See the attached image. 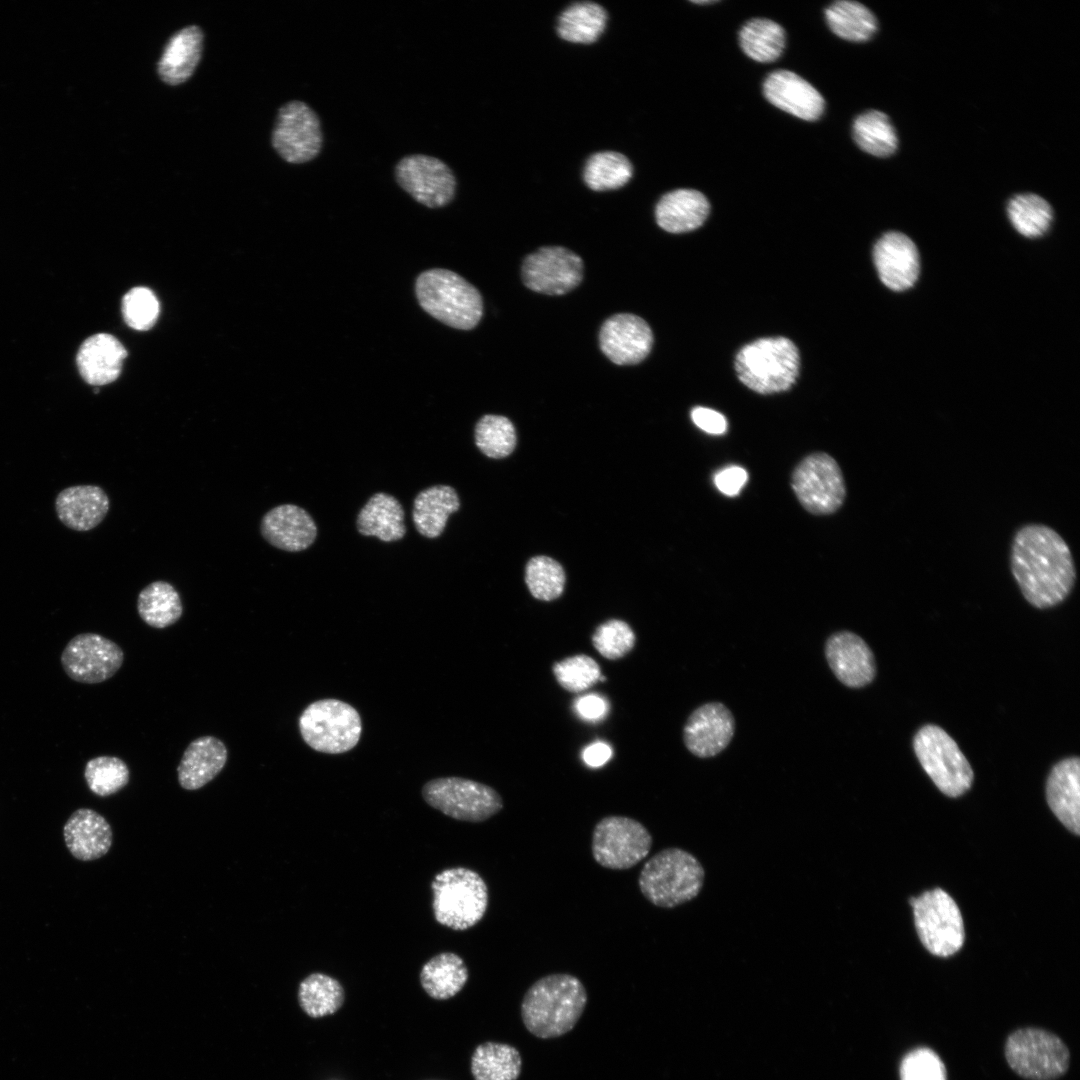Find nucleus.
Masks as SVG:
<instances>
[{"mask_svg": "<svg viewBox=\"0 0 1080 1080\" xmlns=\"http://www.w3.org/2000/svg\"><path fill=\"white\" fill-rule=\"evenodd\" d=\"M586 1003V989L577 977L566 973L549 974L526 991L521 1003V1018L534 1036L556 1038L575 1027Z\"/></svg>", "mask_w": 1080, "mask_h": 1080, "instance_id": "obj_2", "label": "nucleus"}, {"mask_svg": "<svg viewBox=\"0 0 1080 1080\" xmlns=\"http://www.w3.org/2000/svg\"><path fill=\"white\" fill-rule=\"evenodd\" d=\"M633 167L629 159L613 151L592 155L584 169V181L595 191L618 189L632 177Z\"/></svg>", "mask_w": 1080, "mask_h": 1080, "instance_id": "obj_41", "label": "nucleus"}, {"mask_svg": "<svg viewBox=\"0 0 1080 1080\" xmlns=\"http://www.w3.org/2000/svg\"><path fill=\"white\" fill-rule=\"evenodd\" d=\"M271 143L277 154L290 164H303L315 159L323 146L319 116L303 101L285 103L277 112Z\"/></svg>", "mask_w": 1080, "mask_h": 1080, "instance_id": "obj_14", "label": "nucleus"}, {"mask_svg": "<svg viewBox=\"0 0 1080 1080\" xmlns=\"http://www.w3.org/2000/svg\"><path fill=\"white\" fill-rule=\"evenodd\" d=\"M1079 771V757H1068L1054 765L1046 782V799L1050 809L1076 835L1080 832Z\"/></svg>", "mask_w": 1080, "mask_h": 1080, "instance_id": "obj_24", "label": "nucleus"}, {"mask_svg": "<svg viewBox=\"0 0 1080 1080\" xmlns=\"http://www.w3.org/2000/svg\"><path fill=\"white\" fill-rule=\"evenodd\" d=\"M873 260L882 283L893 291L914 285L920 272L915 243L901 232L885 233L874 245Z\"/></svg>", "mask_w": 1080, "mask_h": 1080, "instance_id": "obj_21", "label": "nucleus"}, {"mask_svg": "<svg viewBox=\"0 0 1080 1080\" xmlns=\"http://www.w3.org/2000/svg\"><path fill=\"white\" fill-rule=\"evenodd\" d=\"M853 138L863 151L877 157L892 155L898 145L890 119L877 110L866 111L854 120Z\"/></svg>", "mask_w": 1080, "mask_h": 1080, "instance_id": "obj_40", "label": "nucleus"}, {"mask_svg": "<svg viewBox=\"0 0 1080 1080\" xmlns=\"http://www.w3.org/2000/svg\"><path fill=\"white\" fill-rule=\"evenodd\" d=\"M356 524L362 535L375 536L385 542L400 540L406 533L401 504L395 497L382 492L374 494L367 501L357 516Z\"/></svg>", "mask_w": 1080, "mask_h": 1080, "instance_id": "obj_31", "label": "nucleus"}, {"mask_svg": "<svg viewBox=\"0 0 1080 1080\" xmlns=\"http://www.w3.org/2000/svg\"><path fill=\"white\" fill-rule=\"evenodd\" d=\"M791 485L800 504L815 515L834 513L846 496L842 471L836 460L824 452L806 456L795 467Z\"/></svg>", "mask_w": 1080, "mask_h": 1080, "instance_id": "obj_13", "label": "nucleus"}, {"mask_svg": "<svg viewBox=\"0 0 1080 1080\" xmlns=\"http://www.w3.org/2000/svg\"><path fill=\"white\" fill-rule=\"evenodd\" d=\"M394 178L401 189L428 208L447 206L456 194L455 174L444 161L434 156H404L395 165Z\"/></svg>", "mask_w": 1080, "mask_h": 1080, "instance_id": "obj_15", "label": "nucleus"}, {"mask_svg": "<svg viewBox=\"0 0 1080 1080\" xmlns=\"http://www.w3.org/2000/svg\"><path fill=\"white\" fill-rule=\"evenodd\" d=\"M748 479L747 472L740 466H729L721 471H718L714 476V483L717 489L727 495H737Z\"/></svg>", "mask_w": 1080, "mask_h": 1080, "instance_id": "obj_50", "label": "nucleus"}, {"mask_svg": "<svg viewBox=\"0 0 1080 1080\" xmlns=\"http://www.w3.org/2000/svg\"><path fill=\"white\" fill-rule=\"evenodd\" d=\"M825 657L835 677L849 688H862L876 676L874 654L857 634L840 631L828 637Z\"/></svg>", "mask_w": 1080, "mask_h": 1080, "instance_id": "obj_20", "label": "nucleus"}, {"mask_svg": "<svg viewBox=\"0 0 1080 1080\" xmlns=\"http://www.w3.org/2000/svg\"><path fill=\"white\" fill-rule=\"evenodd\" d=\"M915 927L924 947L933 955L949 957L958 952L965 938L963 919L954 899L935 888L911 898Z\"/></svg>", "mask_w": 1080, "mask_h": 1080, "instance_id": "obj_11", "label": "nucleus"}, {"mask_svg": "<svg viewBox=\"0 0 1080 1080\" xmlns=\"http://www.w3.org/2000/svg\"><path fill=\"white\" fill-rule=\"evenodd\" d=\"M469 974L463 959L453 952H443L428 960L420 972V983L433 999L446 1000L459 993Z\"/></svg>", "mask_w": 1080, "mask_h": 1080, "instance_id": "obj_33", "label": "nucleus"}, {"mask_svg": "<svg viewBox=\"0 0 1080 1080\" xmlns=\"http://www.w3.org/2000/svg\"><path fill=\"white\" fill-rule=\"evenodd\" d=\"M766 99L777 108L807 121L817 120L825 101L808 81L788 70H776L763 83Z\"/></svg>", "mask_w": 1080, "mask_h": 1080, "instance_id": "obj_22", "label": "nucleus"}, {"mask_svg": "<svg viewBox=\"0 0 1080 1080\" xmlns=\"http://www.w3.org/2000/svg\"><path fill=\"white\" fill-rule=\"evenodd\" d=\"M106 492L95 485H77L63 489L56 497L55 509L60 521L75 531L98 526L109 511Z\"/></svg>", "mask_w": 1080, "mask_h": 1080, "instance_id": "obj_27", "label": "nucleus"}, {"mask_svg": "<svg viewBox=\"0 0 1080 1080\" xmlns=\"http://www.w3.org/2000/svg\"><path fill=\"white\" fill-rule=\"evenodd\" d=\"M734 732L735 719L731 711L723 703L709 702L696 708L687 718L683 741L694 756L710 758L729 745Z\"/></svg>", "mask_w": 1080, "mask_h": 1080, "instance_id": "obj_18", "label": "nucleus"}, {"mask_svg": "<svg viewBox=\"0 0 1080 1080\" xmlns=\"http://www.w3.org/2000/svg\"><path fill=\"white\" fill-rule=\"evenodd\" d=\"M126 356L127 351L117 338L99 333L81 344L76 363L81 377L88 384L101 386L119 377Z\"/></svg>", "mask_w": 1080, "mask_h": 1080, "instance_id": "obj_26", "label": "nucleus"}, {"mask_svg": "<svg viewBox=\"0 0 1080 1080\" xmlns=\"http://www.w3.org/2000/svg\"><path fill=\"white\" fill-rule=\"evenodd\" d=\"M705 871L690 852L669 847L652 856L641 869L638 885L653 905L674 908L696 898L702 890Z\"/></svg>", "mask_w": 1080, "mask_h": 1080, "instance_id": "obj_3", "label": "nucleus"}, {"mask_svg": "<svg viewBox=\"0 0 1080 1080\" xmlns=\"http://www.w3.org/2000/svg\"><path fill=\"white\" fill-rule=\"evenodd\" d=\"M1010 568L1023 597L1038 609L1062 603L1076 581L1068 544L1056 530L1042 523H1028L1016 531Z\"/></svg>", "mask_w": 1080, "mask_h": 1080, "instance_id": "obj_1", "label": "nucleus"}, {"mask_svg": "<svg viewBox=\"0 0 1080 1080\" xmlns=\"http://www.w3.org/2000/svg\"><path fill=\"white\" fill-rule=\"evenodd\" d=\"M227 758V748L219 738H196L185 749L177 767L180 786L185 790L202 788L222 771Z\"/></svg>", "mask_w": 1080, "mask_h": 1080, "instance_id": "obj_29", "label": "nucleus"}, {"mask_svg": "<svg viewBox=\"0 0 1080 1080\" xmlns=\"http://www.w3.org/2000/svg\"><path fill=\"white\" fill-rule=\"evenodd\" d=\"M460 507L454 488L436 485L422 490L416 496L412 518L417 531L427 538H436L445 529L448 517Z\"/></svg>", "mask_w": 1080, "mask_h": 1080, "instance_id": "obj_32", "label": "nucleus"}, {"mask_svg": "<svg viewBox=\"0 0 1080 1080\" xmlns=\"http://www.w3.org/2000/svg\"><path fill=\"white\" fill-rule=\"evenodd\" d=\"M693 2L697 3V4H711V3H714L716 1H693Z\"/></svg>", "mask_w": 1080, "mask_h": 1080, "instance_id": "obj_54", "label": "nucleus"}, {"mask_svg": "<svg viewBox=\"0 0 1080 1080\" xmlns=\"http://www.w3.org/2000/svg\"><path fill=\"white\" fill-rule=\"evenodd\" d=\"M122 314L125 322L131 328L141 331L147 330L155 324L158 318L159 302L150 289L135 287L123 297Z\"/></svg>", "mask_w": 1080, "mask_h": 1080, "instance_id": "obj_48", "label": "nucleus"}, {"mask_svg": "<svg viewBox=\"0 0 1080 1080\" xmlns=\"http://www.w3.org/2000/svg\"><path fill=\"white\" fill-rule=\"evenodd\" d=\"M553 674L558 684L566 691L579 693L600 680L601 668L586 654H577L554 663Z\"/></svg>", "mask_w": 1080, "mask_h": 1080, "instance_id": "obj_46", "label": "nucleus"}, {"mask_svg": "<svg viewBox=\"0 0 1080 1080\" xmlns=\"http://www.w3.org/2000/svg\"><path fill=\"white\" fill-rule=\"evenodd\" d=\"M61 665L72 680L96 684L110 679L121 668L124 652L114 641L96 634L74 636L61 654Z\"/></svg>", "mask_w": 1080, "mask_h": 1080, "instance_id": "obj_16", "label": "nucleus"}, {"mask_svg": "<svg viewBox=\"0 0 1080 1080\" xmlns=\"http://www.w3.org/2000/svg\"><path fill=\"white\" fill-rule=\"evenodd\" d=\"M1007 211L1014 228L1029 238L1043 235L1053 218L1050 204L1031 193L1014 196L1008 203Z\"/></svg>", "mask_w": 1080, "mask_h": 1080, "instance_id": "obj_42", "label": "nucleus"}, {"mask_svg": "<svg viewBox=\"0 0 1080 1080\" xmlns=\"http://www.w3.org/2000/svg\"><path fill=\"white\" fill-rule=\"evenodd\" d=\"M691 419L698 428L709 434L720 435L727 430L726 418L718 411L707 407L693 408Z\"/></svg>", "mask_w": 1080, "mask_h": 1080, "instance_id": "obj_52", "label": "nucleus"}, {"mask_svg": "<svg viewBox=\"0 0 1080 1080\" xmlns=\"http://www.w3.org/2000/svg\"><path fill=\"white\" fill-rule=\"evenodd\" d=\"M474 436L479 450L495 459L511 454L517 441L512 422L500 415L483 416L475 426Z\"/></svg>", "mask_w": 1080, "mask_h": 1080, "instance_id": "obj_43", "label": "nucleus"}, {"mask_svg": "<svg viewBox=\"0 0 1080 1080\" xmlns=\"http://www.w3.org/2000/svg\"><path fill=\"white\" fill-rule=\"evenodd\" d=\"M900 1080H947L946 1068L938 1054L930 1048L918 1047L901 1060Z\"/></svg>", "mask_w": 1080, "mask_h": 1080, "instance_id": "obj_49", "label": "nucleus"}, {"mask_svg": "<svg viewBox=\"0 0 1080 1080\" xmlns=\"http://www.w3.org/2000/svg\"><path fill=\"white\" fill-rule=\"evenodd\" d=\"M66 846L81 861L104 856L112 845V829L96 811L80 808L72 813L63 828Z\"/></svg>", "mask_w": 1080, "mask_h": 1080, "instance_id": "obj_28", "label": "nucleus"}, {"mask_svg": "<svg viewBox=\"0 0 1080 1080\" xmlns=\"http://www.w3.org/2000/svg\"><path fill=\"white\" fill-rule=\"evenodd\" d=\"M611 756L612 749L610 745L602 741L591 743L582 751L584 763L592 768L603 766L609 761Z\"/></svg>", "mask_w": 1080, "mask_h": 1080, "instance_id": "obj_53", "label": "nucleus"}, {"mask_svg": "<svg viewBox=\"0 0 1080 1080\" xmlns=\"http://www.w3.org/2000/svg\"><path fill=\"white\" fill-rule=\"evenodd\" d=\"M739 43L751 59L761 63L773 62L784 50L785 31L772 20L755 18L741 28Z\"/></svg>", "mask_w": 1080, "mask_h": 1080, "instance_id": "obj_39", "label": "nucleus"}, {"mask_svg": "<svg viewBox=\"0 0 1080 1080\" xmlns=\"http://www.w3.org/2000/svg\"><path fill=\"white\" fill-rule=\"evenodd\" d=\"M1005 1058L1010 1068L1028 1080H1055L1067 1071L1070 1053L1055 1034L1040 1028H1021L1005 1042Z\"/></svg>", "mask_w": 1080, "mask_h": 1080, "instance_id": "obj_9", "label": "nucleus"}, {"mask_svg": "<svg viewBox=\"0 0 1080 1080\" xmlns=\"http://www.w3.org/2000/svg\"><path fill=\"white\" fill-rule=\"evenodd\" d=\"M710 210L707 198L693 189H677L665 194L655 209L658 225L671 233H684L697 229L706 220Z\"/></svg>", "mask_w": 1080, "mask_h": 1080, "instance_id": "obj_30", "label": "nucleus"}, {"mask_svg": "<svg viewBox=\"0 0 1080 1080\" xmlns=\"http://www.w3.org/2000/svg\"><path fill=\"white\" fill-rule=\"evenodd\" d=\"M203 46L204 32L197 25L183 27L171 35L157 63L161 81L169 86L186 82L201 60Z\"/></svg>", "mask_w": 1080, "mask_h": 1080, "instance_id": "obj_25", "label": "nucleus"}, {"mask_svg": "<svg viewBox=\"0 0 1080 1080\" xmlns=\"http://www.w3.org/2000/svg\"><path fill=\"white\" fill-rule=\"evenodd\" d=\"M140 618L150 627L163 629L175 624L183 614L181 597L174 586L158 580L144 587L137 598Z\"/></svg>", "mask_w": 1080, "mask_h": 1080, "instance_id": "obj_34", "label": "nucleus"}, {"mask_svg": "<svg viewBox=\"0 0 1080 1080\" xmlns=\"http://www.w3.org/2000/svg\"><path fill=\"white\" fill-rule=\"evenodd\" d=\"M652 836L639 821L619 815L602 818L594 827L591 850L602 867L625 870L643 860L652 847Z\"/></svg>", "mask_w": 1080, "mask_h": 1080, "instance_id": "obj_12", "label": "nucleus"}, {"mask_svg": "<svg viewBox=\"0 0 1080 1080\" xmlns=\"http://www.w3.org/2000/svg\"><path fill=\"white\" fill-rule=\"evenodd\" d=\"M424 801L448 817L466 822H483L503 808L500 794L492 787L462 777H440L422 787Z\"/></svg>", "mask_w": 1080, "mask_h": 1080, "instance_id": "obj_10", "label": "nucleus"}, {"mask_svg": "<svg viewBox=\"0 0 1080 1080\" xmlns=\"http://www.w3.org/2000/svg\"><path fill=\"white\" fill-rule=\"evenodd\" d=\"M574 707L576 713L586 721L601 720L609 711L607 700L595 693L578 697L575 700Z\"/></svg>", "mask_w": 1080, "mask_h": 1080, "instance_id": "obj_51", "label": "nucleus"}, {"mask_svg": "<svg viewBox=\"0 0 1080 1080\" xmlns=\"http://www.w3.org/2000/svg\"><path fill=\"white\" fill-rule=\"evenodd\" d=\"M431 888L436 921L453 930H467L481 921L488 907V887L474 870L445 869L435 875Z\"/></svg>", "mask_w": 1080, "mask_h": 1080, "instance_id": "obj_6", "label": "nucleus"}, {"mask_svg": "<svg viewBox=\"0 0 1080 1080\" xmlns=\"http://www.w3.org/2000/svg\"><path fill=\"white\" fill-rule=\"evenodd\" d=\"M825 15L830 29L837 36L848 41H866L877 29V21L873 13L856 1L834 2L826 9Z\"/></svg>", "mask_w": 1080, "mask_h": 1080, "instance_id": "obj_38", "label": "nucleus"}, {"mask_svg": "<svg viewBox=\"0 0 1080 1080\" xmlns=\"http://www.w3.org/2000/svg\"><path fill=\"white\" fill-rule=\"evenodd\" d=\"M525 581L532 596L542 601L557 599L565 586L562 566L547 556H536L526 566Z\"/></svg>", "mask_w": 1080, "mask_h": 1080, "instance_id": "obj_45", "label": "nucleus"}, {"mask_svg": "<svg viewBox=\"0 0 1080 1080\" xmlns=\"http://www.w3.org/2000/svg\"><path fill=\"white\" fill-rule=\"evenodd\" d=\"M129 768L115 756H98L85 766L84 777L89 789L100 797L117 793L129 782Z\"/></svg>", "mask_w": 1080, "mask_h": 1080, "instance_id": "obj_44", "label": "nucleus"}, {"mask_svg": "<svg viewBox=\"0 0 1080 1080\" xmlns=\"http://www.w3.org/2000/svg\"><path fill=\"white\" fill-rule=\"evenodd\" d=\"M344 999L341 983L329 975L312 973L299 984V1005L312 1018L334 1014L342 1007Z\"/></svg>", "mask_w": 1080, "mask_h": 1080, "instance_id": "obj_37", "label": "nucleus"}, {"mask_svg": "<svg viewBox=\"0 0 1080 1080\" xmlns=\"http://www.w3.org/2000/svg\"><path fill=\"white\" fill-rule=\"evenodd\" d=\"M913 748L922 768L943 794L958 797L970 789L974 778L971 765L941 727H921L914 736Z\"/></svg>", "mask_w": 1080, "mask_h": 1080, "instance_id": "obj_8", "label": "nucleus"}, {"mask_svg": "<svg viewBox=\"0 0 1080 1080\" xmlns=\"http://www.w3.org/2000/svg\"><path fill=\"white\" fill-rule=\"evenodd\" d=\"M799 368V351L785 337L753 341L738 352L735 360L739 380L760 394L790 389L799 375Z\"/></svg>", "mask_w": 1080, "mask_h": 1080, "instance_id": "obj_5", "label": "nucleus"}, {"mask_svg": "<svg viewBox=\"0 0 1080 1080\" xmlns=\"http://www.w3.org/2000/svg\"><path fill=\"white\" fill-rule=\"evenodd\" d=\"M599 342L601 350L613 363L631 365L641 362L649 354L653 334L641 317L620 313L603 323Z\"/></svg>", "mask_w": 1080, "mask_h": 1080, "instance_id": "obj_19", "label": "nucleus"}, {"mask_svg": "<svg viewBox=\"0 0 1080 1080\" xmlns=\"http://www.w3.org/2000/svg\"><path fill=\"white\" fill-rule=\"evenodd\" d=\"M582 277V259L564 247H542L529 254L522 265L524 284L547 295L568 293L579 285Z\"/></svg>", "mask_w": 1080, "mask_h": 1080, "instance_id": "obj_17", "label": "nucleus"}, {"mask_svg": "<svg viewBox=\"0 0 1080 1080\" xmlns=\"http://www.w3.org/2000/svg\"><path fill=\"white\" fill-rule=\"evenodd\" d=\"M262 537L272 546L299 552L310 547L317 536V526L307 511L294 504L270 509L260 523Z\"/></svg>", "mask_w": 1080, "mask_h": 1080, "instance_id": "obj_23", "label": "nucleus"}, {"mask_svg": "<svg viewBox=\"0 0 1080 1080\" xmlns=\"http://www.w3.org/2000/svg\"><path fill=\"white\" fill-rule=\"evenodd\" d=\"M298 726L309 747L327 754L351 750L362 733L358 711L338 699H321L309 704L301 713Z\"/></svg>", "mask_w": 1080, "mask_h": 1080, "instance_id": "obj_7", "label": "nucleus"}, {"mask_svg": "<svg viewBox=\"0 0 1080 1080\" xmlns=\"http://www.w3.org/2000/svg\"><path fill=\"white\" fill-rule=\"evenodd\" d=\"M635 640L633 629L619 619L601 623L592 635L594 648L609 660H617L627 655L633 649Z\"/></svg>", "mask_w": 1080, "mask_h": 1080, "instance_id": "obj_47", "label": "nucleus"}, {"mask_svg": "<svg viewBox=\"0 0 1080 1080\" xmlns=\"http://www.w3.org/2000/svg\"><path fill=\"white\" fill-rule=\"evenodd\" d=\"M607 13L594 2H577L567 7L559 17L557 32L569 42L590 44L605 29Z\"/></svg>", "mask_w": 1080, "mask_h": 1080, "instance_id": "obj_36", "label": "nucleus"}, {"mask_svg": "<svg viewBox=\"0 0 1080 1080\" xmlns=\"http://www.w3.org/2000/svg\"><path fill=\"white\" fill-rule=\"evenodd\" d=\"M521 1067L519 1051L505 1043H482L475 1048L471 1057L474 1080H517Z\"/></svg>", "mask_w": 1080, "mask_h": 1080, "instance_id": "obj_35", "label": "nucleus"}, {"mask_svg": "<svg viewBox=\"0 0 1080 1080\" xmlns=\"http://www.w3.org/2000/svg\"><path fill=\"white\" fill-rule=\"evenodd\" d=\"M420 306L440 322L461 330L473 329L483 314L479 291L463 277L447 269H430L416 279Z\"/></svg>", "mask_w": 1080, "mask_h": 1080, "instance_id": "obj_4", "label": "nucleus"}]
</instances>
